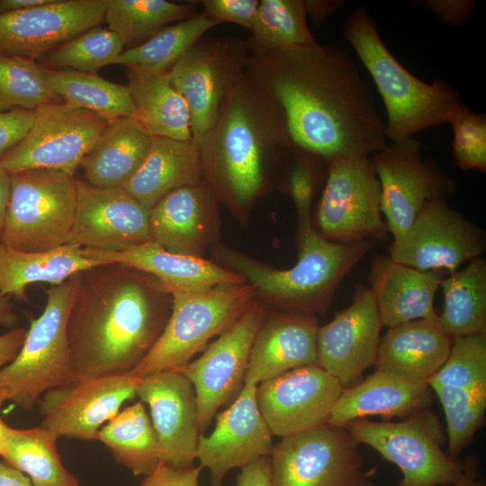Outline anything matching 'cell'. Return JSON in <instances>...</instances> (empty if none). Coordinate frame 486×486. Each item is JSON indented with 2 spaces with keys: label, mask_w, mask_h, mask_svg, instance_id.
Returning a JSON list of instances; mask_svg holds the SVG:
<instances>
[{
  "label": "cell",
  "mask_w": 486,
  "mask_h": 486,
  "mask_svg": "<svg viewBox=\"0 0 486 486\" xmlns=\"http://www.w3.org/2000/svg\"><path fill=\"white\" fill-rule=\"evenodd\" d=\"M246 77L280 108L292 146L327 163L369 157L387 145L373 93L338 47L249 53Z\"/></svg>",
  "instance_id": "cell-1"
},
{
  "label": "cell",
  "mask_w": 486,
  "mask_h": 486,
  "mask_svg": "<svg viewBox=\"0 0 486 486\" xmlns=\"http://www.w3.org/2000/svg\"><path fill=\"white\" fill-rule=\"evenodd\" d=\"M172 302L157 278L121 263L78 272L67 320L76 380L134 370L162 334Z\"/></svg>",
  "instance_id": "cell-2"
},
{
  "label": "cell",
  "mask_w": 486,
  "mask_h": 486,
  "mask_svg": "<svg viewBox=\"0 0 486 486\" xmlns=\"http://www.w3.org/2000/svg\"><path fill=\"white\" fill-rule=\"evenodd\" d=\"M194 140L202 181L239 219L270 190L274 169L293 148L282 111L247 77L216 124Z\"/></svg>",
  "instance_id": "cell-3"
},
{
  "label": "cell",
  "mask_w": 486,
  "mask_h": 486,
  "mask_svg": "<svg viewBox=\"0 0 486 486\" xmlns=\"http://www.w3.org/2000/svg\"><path fill=\"white\" fill-rule=\"evenodd\" d=\"M374 242L327 239L309 217L298 219V260L291 268L271 267L220 244L212 249L221 266L253 287L256 299L282 310L315 315L328 310L342 280Z\"/></svg>",
  "instance_id": "cell-4"
},
{
  "label": "cell",
  "mask_w": 486,
  "mask_h": 486,
  "mask_svg": "<svg viewBox=\"0 0 486 486\" xmlns=\"http://www.w3.org/2000/svg\"><path fill=\"white\" fill-rule=\"evenodd\" d=\"M343 36L370 74L386 110L385 135L392 142L413 138L447 123L460 93L442 80L427 83L408 71L380 37L364 7L356 8L343 26Z\"/></svg>",
  "instance_id": "cell-5"
},
{
  "label": "cell",
  "mask_w": 486,
  "mask_h": 486,
  "mask_svg": "<svg viewBox=\"0 0 486 486\" xmlns=\"http://www.w3.org/2000/svg\"><path fill=\"white\" fill-rule=\"evenodd\" d=\"M76 274L46 290L42 313L31 319L18 355L0 371V391H4L8 400L22 410H32L46 392L76 381L67 320Z\"/></svg>",
  "instance_id": "cell-6"
},
{
  "label": "cell",
  "mask_w": 486,
  "mask_h": 486,
  "mask_svg": "<svg viewBox=\"0 0 486 486\" xmlns=\"http://www.w3.org/2000/svg\"><path fill=\"white\" fill-rule=\"evenodd\" d=\"M171 295V313L162 334L130 372L139 379L188 364L256 299L253 287L246 282L203 292H173Z\"/></svg>",
  "instance_id": "cell-7"
},
{
  "label": "cell",
  "mask_w": 486,
  "mask_h": 486,
  "mask_svg": "<svg viewBox=\"0 0 486 486\" xmlns=\"http://www.w3.org/2000/svg\"><path fill=\"white\" fill-rule=\"evenodd\" d=\"M10 197L0 239L18 250L50 251L70 244L77 179L57 169L10 174Z\"/></svg>",
  "instance_id": "cell-8"
},
{
  "label": "cell",
  "mask_w": 486,
  "mask_h": 486,
  "mask_svg": "<svg viewBox=\"0 0 486 486\" xmlns=\"http://www.w3.org/2000/svg\"><path fill=\"white\" fill-rule=\"evenodd\" d=\"M345 428L358 444L373 447L399 467L402 480L398 486H450L468 473L444 452L441 425L427 409L402 421L359 418Z\"/></svg>",
  "instance_id": "cell-9"
},
{
  "label": "cell",
  "mask_w": 486,
  "mask_h": 486,
  "mask_svg": "<svg viewBox=\"0 0 486 486\" xmlns=\"http://www.w3.org/2000/svg\"><path fill=\"white\" fill-rule=\"evenodd\" d=\"M248 55L246 40L202 37L170 70L171 83L190 112L193 140H199L216 124L227 102L246 79Z\"/></svg>",
  "instance_id": "cell-10"
},
{
  "label": "cell",
  "mask_w": 486,
  "mask_h": 486,
  "mask_svg": "<svg viewBox=\"0 0 486 486\" xmlns=\"http://www.w3.org/2000/svg\"><path fill=\"white\" fill-rule=\"evenodd\" d=\"M346 428L321 426L285 436L269 454L272 486H374Z\"/></svg>",
  "instance_id": "cell-11"
},
{
  "label": "cell",
  "mask_w": 486,
  "mask_h": 486,
  "mask_svg": "<svg viewBox=\"0 0 486 486\" xmlns=\"http://www.w3.org/2000/svg\"><path fill=\"white\" fill-rule=\"evenodd\" d=\"M316 217L318 231L332 241H375L386 237L380 184L370 157L340 158L328 163Z\"/></svg>",
  "instance_id": "cell-12"
},
{
  "label": "cell",
  "mask_w": 486,
  "mask_h": 486,
  "mask_svg": "<svg viewBox=\"0 0 486 486\" xmlns=\"http://www.w3.org/2000/svg\"><path fill=\"white\" fill-rule=\"evenodd\" d=\"M35 112L29 132L0 159V167L9 174L46 168L75 175L108 122L63 101Z\"/></svg>",
  "instance_id": "cell-13"
},
{
  "label": "cell",
  "mask_w": 486,
  "mask_h": 486,
  "mask_svg": "<svg viewBox=\"0 0 486 486\" xmlns=\"http://www.w3.org/2000/svg\"><path fill=\"white\" fill-rule=\"evenodd\" d=\"M268 312L262 301L254 300L200 357L174 370L185 376L194 388L201 436L218 410L234 400L242 389L254 339Z\"/></svg>",
  "instance_id": "cell-14"
},
{
  "label": "cell",
  "mask_w": 486,
  "mask_h": 486,
  "mask_svg": "<svg viewBox=\"0 0 486 486\" xmlns=\"http://www.w3.org/2000/svg\"><path fill=\"white\" fill-rule=\"evenodd\" d=\"M372 159L381 189V211L393 238L405 231L430 201L446 200L455 181L430 158L414 138L387 144Z\"/></svg>",
  "instance_id": "cell-15"
},
{
  "label": "cell",
  "mask_w": 486,
  "mask_h": 486,
  "mask_svg": "<svg viewBox=\"0 0 486 486\" xmlns=\"http://www.w3.org/2000/svg\"><path fill=\"white\" fill-rule=\"evenodd\" d=\"M484 231L446 200L425 204L410 227L393 238L389 256L401 265L421 271L452 274L469 261L482 256Z\"/></svg>",
  "instance_id": "cell-16"
},
{
  "label": "cell",
  "mask_w": 486,
  "mask_h": 486,
  "mask_svg": "<svg viewBox=\"0 0 486 486\" xmlns=\"http://www.w3.org/2000/svg\"><path fill=\"white\" fill-rule=\"evenodd\" d=\"M140 379L130 372L76 379L46 392L37 405L40 426L64 436L96 440L99 430L112 419L127 400L136 397Z\"/></svg>",
  "instance_id": "cell-17"
},
{
  "label": "cell",
  "mask_w": 486,
  "mask_h": 486,
  "mask_svg": "<svg viewBox=\"0 0 486 486\" xmlns=\"http://www.w3.org/2000/svg\"><path fill=\"white\" fill-rule=\"evenodd\" d=\"M344 387L318 364L259 383L256 399L273 436L281 438L328 425Z\"/></svg>",
  "instance_id": "cell-18"
},
{
  "label": "cell",
  "mask_w": 486,
  "mask_h": 486,
  "mask_svg": "<svg viewBox=\"0 0 486 486\" xmlns=\"http://www.w3.org/2000/svg\"><path fill=\"white\" fill-rule=\"evenodd\" d=\"M106 0H50L0 14V56L39 61L73 37L104 22Z\"/></svg>",
  "instance_id": "cell-19"
},
{
  "label": "cell",
  "mask_w": 486,
  "mask_h": 486,
  "mask_svg": "<svg viewBox=\"0 0 486 486\" xmlns=\"http://www.w3.org/2000/svg\"><path fill=\"white\" fill-rule=\"evenodd\" d=\"M382 327L368 286H355L351 304L317 331V364L344 388L375 364Z\"/></svg>",
  "instance_id": "cell-20"
},
{
  "label": "cell",
  "mask_w": 486,
  "mask_h": 486,
  "mask_svg": "<svg viewBox=\"0 0 486 486\" xmlns=\"http://www.w3.org/2000/svg\"><path fill=\"white\" fill-rule=\"evenodd\" d=\"M151 241L149 209L122 187L98 188L77 180V202L70 244L122 251Z\"/></svg>",
  "instance_id": "cell-21"
},
{
  "label": "cell",
  "mask_w": 486,
  "mask_h": 486,
  "mask_svg": "<svg viewBox=\"0 0 486 486\" xmlns=\"http://www.w3.org/2000/svg\"><path fill=\"white\" fill-rule=\"evenodd\" d=\"M136 396L149 407L160 463L176 468L193 465L201 434L192 382L177 371H162L141 378Z\"/></svg>",
  "instance_id": "cell-22"
},
{
  "label": "cell",
  "mask_w": 486,
  "mask_h": 486,
  "mask_svg": "<svg viewBox=\"0 0 486 486\" xmlns=\"http://www.w3.org/2000/svg\"><path fill=\"white\" fill-rule=\"evenodd\" d=\"M256 386L244 382L229 408L215 415L213 431L200 436L196 459L210 471L213 486H222L231 470L271 454L273 434L257 406Z\"/></svg>",
  "instance_id": "cell-23"
},
{
  "label": "cell",
  "mask_w": 486,
  "mask_h": 486,
  "mask_svg": "<svg viewBox=\"0 0 486 486\" xmlns=\"http://www.w3.org/2000/svg\"><path fill=\"white\" fill-rule=\"evenodd\" d=\"M218 202L203 181L168 193L149 210L151 241L172 253L202 256L217 244Z\"/></svg>",
  "instance_id": "cell-24"
},
{
  "label": "cell",
  "mask_w": 486,
  "mask_h": 486,
  "mask_svg": "<svg viewBox=\"0 0 486 486\" xmlns=\"http://www.w3.org/2000/svg\"><path fill=\"white\" fill-rule=\"evenodd\" d=\"M318 328L314 315L269 311L254 339L244 382L258 385L290 370L317 364Z\"/></svg>",
  "instance_id": "cell-25"
},
{
  "label": "cell",
  "mask_w": 486,
  "mask_h": 486,
  "mask_svg": "<svg viewBox=\"0 0 486 486\" xmlns=\"http://www.w3.org/2000/svg\"><path fill=\"white\" fill-rule=\"evenodd\" d=\"M83 252L95 260L117 262L149 274L169 293L203 292L219 285L245 283L238 274L202 256L166 251L153 241L122 251L83 248Z\"/></svg>",
  "instance_id": "cell-26"
},
{
  "label": "cell",
  "mask_w": 486,
  "mask_h": 486,
  "mask_svg": "<svg viewBox=\"0 0 486 486\" xmlns=\"http://www.w3.org/2000/svg\"><path fill=\"white\" fill-rule=\"evenodd\" d=\"M443 271H421L376 256L372 261L368 286L382 326L392 328L415 320H438L435 294Z\"/></svg>",
  "instance_id": "cell-27"
},
{
  "label": "cell",
  "mask_w": 486,
  "mask_h": 486,
  "mask_svg": "<svg viewBox=\"0 0 486 486\" xmlns=\"http://www.w3.org/2000/svg\"><path fill=\"white\" fill-rule=\"evenodd\" d=\"M431 402L427 382L410 380L377 369L365 380L344 388L328 419L331 427L345 428L368 416L410 417Z\"/></svg>",
  "instance_id": "cell-28"
},
{
  "label": "cell",
  "mask_w": 486,
  "mask_h": 486,
  "mask_svg": "<svg viewBox=\"0 0 486 486\" xmlns=\"http://www.w3.org/2000/svg\"><path fill=\"white\" fill-rule=\"evenodd\" d=\"M453 338L439 320H415L389 328L381 338L377 369L401 377L428 382L446 362Z\"/></svg>",
  "instance_id": "cell-29"
},
{
  "label": "cell",
  "mask_w": 486,
  "mask_h": 486,
  "mask_svg": "<svg viewBox=\"0 0 486 486\" xmlns=\"http://www.w3.org/2000/svg\"><path fill=\"white\" fill-rule=\"evenodd\" d=\"M202 181L201 158L194 140L153 137L144 162L122 188L150 210L168 193Z\"/></svg>",
  "instance_id": "cell-30"
},
{
  "label": "cell",
  "mask_w": 486,
  "mask_h": 486,
  "mask_svg": "<svg viewBox=\"0 0 486 486\" xmlns=\"http://www.w3.org/2000/svg\"><path fill=\"white\" fill-rule=\"evenodd\" d=\"M152 140L131 117L108 122L81 162L86 182L98 188L122 187L144 162Z\"/></svg>",
  "instance_id": "cell-31"
},
{
  "label": "cell",
  "mask_w": 486,
  "mask_h": 486,
  "mask_svg": "<svg viewBox=\"0 0 486 486\" xmlns=\"http://www.w3.org/2000/svg\"><path fill=\"white\" fill-rule=\"evenodd\" d=\"M105 262L87 257L83 248L67 244L50 251L15 249L0 239V296L28 302L27 288L35 283L58 284L69 276Z\"/></svg>",
  "instance_id": "cell-32"
},
{
  "label": "cell",
  "mask_w": 486,
  "mask_h": 486,
  "mask_svg": "<svg viewBox=\"0 0 486 486\" xmlns=\"http://www.w3.org/2000/svg\"><path fill=\"white\" fill-rule=\"evenodd\" d=\"M131 118L152 137L192 140L187 104L170 80L169 73L139 74L128 70Z\"/></svg>",
  "instance_id": "cell-33"
},
{
  "label": "cell",
  "mask_w": 486,
  "mask_h": 486,
  "mask_svg": "<svg viewBox=\"0 0 486 486\" xmlns=\"http://www.w3.org/2000/svg\"><path fill=\"white\" fill-rule=\"evenodd\" d=\"M442 328L454 339L486 333V261L481 256L441 281Z\"/></svg>",
  "instance_id": "cell-34"
},
{
  "label": "cell",
  "mask_w": 486,
  "mask_h": 486,
  "mask_svg": "<svg viewBox=\"0 0 486 486\" xmlns=\"http://www.w3.org/2000/svg\"><path fill=\"white\" fill-rule=\"evenodd\" d=\"M96 440L136 476L149 474L160 463L158 436L142 401L120 410L102 427Z\"/></svg>",
  "instance_id": "cell-35"
},
{
  "label": "cell",
  "mask_w": 486,
  "mask_h": 486,
  "mask_svg": "<svg viewBox=\"0 0 486 486\" xmlns=\"http://www.w3.org/2000/svg\"><path fill=\"white\" fill-rule=\"evenodd\" d=\"M42 68V67H41ZM43 77L61 101L87 110L110 122L131 117L134 106L129 86L75 70H50L42 68Z\"/></svg>",
  "instance_id": "cell-36"
},
{
  "label": "cell",
  "mask_w": 486,
  "mask_h": 486,
  "mask_svg": "<svg viewBox=\"0 0 486 486\" xmlns=\"http://www.w3.org/2000/svg\"><path fill=\"white\" fill-rule=\"evenodd\" d=\"M58 438L41 426L26 429L11 427L2 458L26 474L34 486H80L60 460Z\"/></svg>",
  "instance_id": "cell-37"
},
{
  "label": "cell",
  "mask_w": 486,
  "mask_h": 486,
  "mask_svg": "<svg viewBox=\"0 0 486 486\" xmlns=\"http://www.w3.org/2000/svg\"><path fill=\"white\" fill-rule=\"evenodd\" d=\"M203 12L161 29L142 44L124 50L115 64L139 74L169 73L178 60L212 28Z\"/></svg>",
  "instance_id": "cell-38"
},
{
  "label": "cell",
  "mask_w": 486,
  "mask_h": 486,
  "mask_svg": "<svg viewBox=\"0 0 486 486\" xmlns=\"http://www.w3.org/2000/svg\"><path fill=\"white\" fill-rule=\"evenodd\" d=\"M197 14L195 4L166 0H106L104 22L124 49L137 47L172 23Z\"/></svg>",
  "instance_id": "cell-39"
},
{
  "label": "cell",
  "mask_w": 486,
  "mask_h": 486,
  "mask_svg": "<svg viewBox=\"0 0 486 486\" xmlns=\"http://www.w3.org/2000/svg\"><path fill=\"white\" fill-rule=\"evenodd\" d=\"M303 0H261L246 40L249 53L320 44L311 34Z\"/></svg>",
  "instance_id": "cell-40"
},
{
  "label": "cell",
  "mask_w": 486,
  "mask_h": 486,
  "mask_svg": "<svg viewBox=\"0 0 486 486\" xmlns=\"http://www.w3.org/2000/svg\"><path fill=\"white\" fill-rule=\"evenodd\" d=\"M123 50L115 32L96 26L62 43L37 62L50 70L97 74L102 68L115 64Z\"/></svg>",
  "instance_id": "cell-41"
},
{
  "label": "cell",
  "mask_w": 486,
  "mask_h": 486,
  "mask_svg": "<svg viewBox=\"0 0 486 486\" xmlns=\"http://www.w3.org/2000/svg\"><path fill=\"white\" fill-rule=\"evenodd\" d=\"M61 102L46 83L35 60L0 56V111L37 110Z\"/></svg>",
  "instance_id": "cell-42"
},
{
  "label": "cell",
  "mask_w": 486,
  "mask_h": 486,
  "mask_svg": "<svg viewBox=\"0 0 486 486\" xmlns=\"http://www.w3.org/2000/svg\"><path fill=\"white\" fill-rule=\"evenodd\" d=\"M428 383L461 389L486 400V333L454 338L446 362Z\"/></svg>",
  "instance_id": "cell-43"
},
{
  "label": "cell",
  "mask_w": 486,
  "mask_h": 486,
  "mask_svg": "<svg viewBox=\"0 0 486 486\" xmlns=\"http://www.w3.org/2000/svg\"><path fill=\"white\" fill-rule=\"evenodd\" d=\"M440 400L446 420L448 455L453 459L482 427L486 400L443 385H429Z\"/></svg>",
  "instance_id": "cell-44"
},
{
  "label": "cell",
  "mask_w": 486,
  "mask_h": 486,
  "mask_svg": "<svg viewBox=\"0 0 486 486\" xmlns=\"http://www.w3.org/2000/svg\"><path fill=\"white\" fill-rule=\"evenodd\" d=\"M453 132V155L462 170L486 171V116L458 103L447 120Z\"/></svg>",
  "instance_id": "cell-45"
},
{
  "label": "cell",
  "mask_w": 486,
  "mask_h": 486,
  "mask_svg": "<svg viewBox=\"0 0 486 486\" xmlns=\"http://www.w3.org/2000/svg\"><path fill=\"white\" fill-rule=\"evenodd\" d=\"M285 187L292 198L298 219L311 217V205L320 184L327 176L328 163L306 150L292 148L289 157Z\"/></svg>",
  "instance_id": "cell-46"
},
{
  "label": "cell",
  "mask_w": 486,
  "mask_h": 486,
  "mask_svg": "<svg viewBox=\"0 0 486 486\" xmlns=\"http://www.w3.org/2000/svg\"><path fill=\"white\" fill-rule=\"evenodd\" d=\"M203 13L217 25L231 22L250 32L259 0H201Z\"/></svg>",
  "instance_id": "cell-47"
},
{
  "label": "cell",
  "mask_w": 486,
  "mask_h": 486,
  "mask_svg": "<svg viewBox=\"0 0 486 486\" xmlns=\"http://www.w3.org/2000/svg\"><path fill=\"white\" fill-rule=\"evenodd\" d=\"M36 112L15 108L0 111V159L15 148L29 132Z\"/></svg>",
  "instance_id": "cell-48"
},
{
  "label": "cell",
  "mask_w": 486,
  "mask_h": 486,
  "mask_svg": "<svg viewBox=\"0 0 486 486\" xmlns=\"http://www.w3.org/2000/svg\"><path fill=\"white\" fill-rule=\"evenodd\" d=\"M202 469L201 464L176 468L159 463L153 472L144 476L138 486H201Z\"/></svg>",
  "instance_id": "cell-49"
},
{
  "label": "cell",
  "mask_w": 486,
  "mask_h": 486,
  "mask_svg": "<svg viewBox=\"0 0 486 486\" xmlns=\"http://www.w3.org/2000/svg\"><path fill=\"white\" fill-rule=\"evenodd\" d=\"M418 3L449 27L464 26L476 8L472 0H424Z\"/></svg>",
  "instance_id": "cell-50"
},
{
  "label": "cell",
  "mask_w": 486,
  "mask_h": 486,
  "mask_svg": "<svg viewBox=\"0 0 486 486\" xmlns=\"http://www.w3.org/2000/svg\"><path fill=\"white\" fill-rule=\"evenodd\" d=\"M236 486H272L269 457H261L242 467Z\"/></svg>",
  "instance_id": "cell-51"
},
{
  "label": "cell",
  "mask_w": 486,
  "mask_h": 486,
  "mask_svg": "<svg viewBox=\"0 0 486 486\" xmlns=\"http://www.w3.org/2000/svg\"><path fill=\"white\" fill-rule=\"evenodd\" d=\"M27 329L15 328L0 336V371L18 355Z\"/></svg>",
  "instance_id": "cell-52"
},
{
  "label": "cell",
  "mask_w": 486,
  "mask_h": 486,
  "mask_svg": "<svg viewBox=\"0 0 486 486\" xmlns=\"http://www.w3.org/2000/svg\"><path fill=\"white\" fill-rule=\"evenodd\" d=\"M345 3L342 0H303L307 19L316 26H320Z\"/></svg>",
  "instance_id": "cell-53"
},
{
  "label": "cell",
  "mask_w": 486,
  "mask_h": 486,
  "mask_svg": "<svg viewBox=\"0 0 486 486\" xmlns=\"http://www.w3.org/2000/svg\"><path fill=\"white\" fill-rule=\"evenodd\" d=\"M0 486H34L30 478L21 471L0 462Z\"/></svg>",
  "instance_id": "cell-54"
},
{
  "label": "cell",
  "mask_w": 486,
  "mask_h": 486,
  "mask_svg": "<svg viewBox=\"0 0 486 486\" xmlns=\"http://www.w3.org/2000/svg\"><path fill=\"white\" fill-rule=\"evenodd\" d=\"M10 296H0V326L9 329L17 328L19 317Z\"/></svg>",
  "instance_id": "cell-55"
},
{
  "label": "cell",
  "mask_w": 486,
  "mask_h": 486,
  "mask_svg": "<svg viewBox=\"0 0 486 486\" xmlns=\"http://www.w3.org/2000/svg\"><path fill=\"white\" fill-rule=\"evenodd\" d=\"M10 174L0 167V234L3 230L5 212L10 197Z\"/></svg>",
  "instance_id": "cell-56"
},
{
  "label": "cell",
  "mask_w": 486,
  "mask_h": 486,
  "mask_svg": "<svg viewBox=\"0 0 486 486\" xmlns=\"http://www.w3.org/2000/svg\"><path fill=\"white\" fill-rule=\"evenodd\" d=\"M50 0H0V14H10L42 5Z\"/></svg>",
  "instance_id": "cell-57"
},
{
  "label": "cell",
  "mask_w": 486,
  "mask_h": 486,
  "mask_svg": "<svg viewBox=\"0 0 486 486\" xmlns=\"http://www.w3.org/2000/svg\"><path fill=\"white\" fill-rule=\"evenodd\" d=\"M8 399H7V395H6V392L4 391H0V411H1V409H2V406L4 405V403L5 401H7ZM10 426H8L1 418V415H0V456L2 457L3 454H4V446H5V443H6V439H7V436H8V432H9V429H10Z\"/></svg>",
  "instance_id": "cell-58"
},
{
  "label": "cell",
  "mask_w": 486,
  "mask_h": 486,
  "mask_svg": "<svg viewBox=\"0 0 486 486\" xmlns=\"http://www.w3.org/2000/svg\"><path fill=\"white\" fill-rule=\"evenodd\" d=\"M450 486H485V483L481 481H476L474 476L468 472L464 480Z\"/></svg>",
  "instance_id": "cell-59"
}]
</instances>
